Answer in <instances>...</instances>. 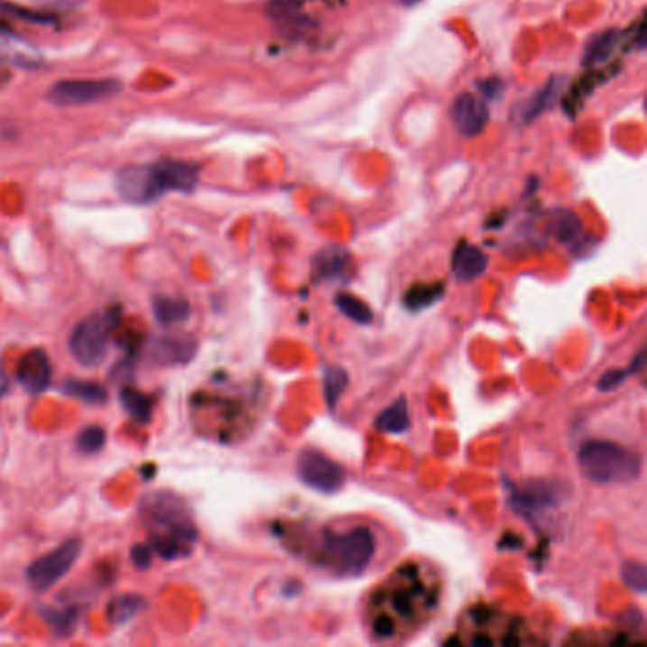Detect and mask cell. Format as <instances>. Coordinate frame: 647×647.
Masks as SVG:
<instances>
[{
  "mask_svg": "<svg viewBox=\"0 0 647 647\" xmlns=\"http://www.w3.org/2000/svg\"><path fill=\"white\" fill-rule=\"evenodd\" d=\"M454 273L459 282H473L488 268V256L475 245L461 244L454 254Z\"/></svg>",
  "mask_w": 647,
  "mask_h": 647,
  "instance_id": "obj_13",
  "label": "cell"
},
{
  "mask_svg": "<svg viewBox=\"0 0 647 647\" xmlns=\"http://www.w3.org/2000/svg\"><path fill=\"white\" fill-rule=\"evenodd\" d=\"M579 467L598 485L633 483L642 473V458L617 442L588 440L579 450Z\"/></svg>",
  "mask_w": 647,
  "mask_h": 647,
  "instance_id": "obj_4",
  "label": "cell"
},
{
  "mask_svg": "<svg viewBox=\"0 0 647 647\" xmlns=\"http://www.w3.org/2000/svg\"><path fill=\"white\" fill-rule=\"evenodd\" d=\"M642 365H643V351H640V356L636 357V365H631L626 371H609L607 374H604V378L598 382V390L600 392L614 390V387L623 384L628 376H631V373H634L636 368H640Z\"/></svg>",
  "mask_w": 647,
  "mask_h": 647,
  "instance_id": "obj_30",
  "label": "cell"
},
{
  "mask_svg": "<svg viewBox=\"0 0 647 647\" xmlns=\"http://www.w3.org/2000/svg\"><path fill=\"white\" fill-rule=\"evenodd\" d=\"M198 349V342L190 337H163L151 344V359L158 365L189 363Z\"/></svg>",
  "mask_w": 647,
  "mask_h": 647,
  "instance_id": "obj_12",
  "label": "cell"
},
{
  "mask_svg": "<svg viewBox=\"0 0 647 647\" xmlns=\"http://www.w3.org/2000/svg\"><path fill=\"white\" fill-rule=\"evenodd\" d=\"M122 84L115 79L61 80L48 91V99L58 106H80L97 103L120 94Z\"/></svg>",
  "mask_w": 647,
  "mask_h": 647,
  "instance_id": "obj_8",
  "label": "cell"
},
{
  "mask_svg": "<svg viewBox=\"0 0 647 647\" xmlns=\"http://www.w3.org/2000/svg\"><path fill=\"white\" fill-rule=\"evenodd\" d=\"M120 319L122 308L110 306L101 311L89 313L88 318L79 321L69 338V349L72 357L86 368L99 366L108 356L110 340H113Z\"/></svg>",
  "mask_w": 647,
  "mask_h": 647,
  "instance_id": "obj_5",
  "label": "cell"
},
{
  "mask_svg": "<svg viewBox=\"0 0 647 647\" xmlns=\"http://www.w3.org/2000/svg\"><path fill=\"white\" fill-rule=\"evenodd\" d=\"M374 535L366 526L325 530L316 562L337 576H359L374 557Z\"/></svg>",
  "mask_w": 647,
  "mask_h": 647,
  "instance_id": "obj_3",
  "label": "cell"
},
{
  "mask_svg": "<svg viewBox=\"0 0 647 647\" xmlns=\"http://www.w3.org/2000/svg\"><path fill=\"white\" fill-rule=\"evenodd\" d=\"M297 471L304 485L323 494H335L346 485L344 469L319 450H304L299 456Z\"/></svg>",
  "mask_w": 647,
  "mask_h": 647,
  "instance_id": "obj_9",
  "label": "cell"
},
{
  "mask_svg": "<svg viewBox=\"0 0 647 647\" xmlns=\"http://www.w3.org/2000/svg\"><path fill=\"white\" fill-rule=\"evenodd\" d=\"M63 393L75 397L79 401H84L88 404H103V402H106V397H108L101 384L75 380V378H69L63 382Z\"/></svg>",
  "mask_w": 647,
  "mask_h": 647,
  "instance_id": "obj_22",
  "label": "cell"
},
{
  "mask_svg": "<svg viewBox=\"0 0 647 647\" xmlns=\"http://www.w3.org/2000/svg\"><path fill=\"white\" fill-rule=\"evenodd\" d=\"M82 552V540L80 538H70L65 543H61L58 549L50 550L44 557L36 559L27 566L25 579L29 587L36 593H44V590L51 588L60 579H63L70 568L77 564L79 557Z\"/></svg>",
  "mask_w": 647,
  "mask_h": 647,
  "instance_id": "obj_7",
  "label": "cell"
},
{
  "mask_svg": "<svg viewBox=\"0 0 647 647\" xmlns=\"http://www.w3.org/2000/svg\"><path fill=\"white\" fill-rule=\"evenodd\" d=\"M401 3H402L404 6H416V5L421 3V0H401Z\"/></svg>",
  "mask_w": 647,
  "mask_h": 647,
  "instance_id": "obj_35",
  "label": "cell"
},
{
  "mask_svg": "<svg viewBox=\"0 0 647 647\" xmlns=\"http://www.w3.org/2000/svg\"><path fill=\"white\" fill-rule=\"evenodd\" d=\"M349 264V254L346 249L330 245L313 258V270L319 277H337L346 272Z\"/></svg>",
  "mask_w": 647,
  "mask_h": 647,
  "instance_id": "obj_20",
  "label": "cell"
},
{
  "mask_svg": "<svg viewBox=\"0 0 647 647\" xmlns=\"http://www.w3.org/2000/svg\"><path fill=\"white\" fill-rule=\"evenodd\" d=\"M6 390H8V380H6V374L3 368H0V395L6 393Z\"/></svg>",
  "mask_w": 647,
  "mask_h": 647,
  "instance_id": "obj_34",
  "label": "cell"
},
{
  "mask_svg": "<svg viewBox=\"0 0 647 647\" xmlns=\"http://www.w3.org/2000/svg\"><path fill=\"white\" fill-rule=\"evenodd\" d=\"M154 318L163 327H175L190 318V304L184 299L156 297L153 300Z\"/></svg>",
  "mask_w": 647,
  "mask_h": 647,
  "instance_id": "obj_15",
  "label": "cell"
},
{
  "mask_svg": "<svg viewBox=\"0 0 647 647\" xmlns=\"http://www.w3.org/2000/svg\"><path fill=\"white\" fill-rule=\"evenodd\" d=\"M151 549L163 560H177L189 552L187 545L163 533H151Z\"/></svg>",
  "mask_w": 647,
  "mask_h": 647,
  "instance_id": "obj_26",
  "label": "cell"
},
{
  "mask_svg": "<svg viewBox=\"0 0 647 647\" xmlns=\"http://www.w3.org/2000/svg\"><path fill=\"white\" fill-rule=\"evenodd\" d=\"M15 376L23 390L31 395H39L48 390L51 382V361L42 347H34L20 359Z\"/></svg>",
  "mask_w": 647,
  "mask_h": 647,
  "instance_id": "obj_11",
  "label": "cell"
},
{
  "mask_svg": "<svg viewBox=\"0 0 647 647\" xmlns=\"http://www.w3.org/2000/svg\"><path fill=\"white\" fill-rule=\"evenodd\" d=\"M445 292V287L442 283H435V285H428V283H420L411 287L404 294V304L409 310L418 311L423 308H430L435 300H439Z\"/></svg>",
  "mask_w": 647,
  "mask_h": 647,
  "instance_id": "obj_24",
  "label": "cell"
},
{
  "mask_svg": "<svg viewBox=\"0 0 647 647\" xmlns=\"http://www.w3.org/2000/svg\"><path fill=\"white\" fill-rule=\"evenodd\" d=\"M450 120L461 137L473 139L486 129L490 122V110L488 105L478 96L464 91V94L456 97L450 106Z\"/></svg>",
  "mask_w": 647,
  "mask_h": 647,
  "instance_id": "obj_10",
  "label": "cell"
},
{
  "mask_svg": "<svg viewBox=\"0 0 647 647\" xmlns=\"http://www.w3.org/2000/svg\"><path fill=\"white\" fill-rule=\"evenodd\" d=\"M376 428L385 433H404L411 428V416H409V404L404 397H399L390 409H385L376 418Z\"/></svg>",
  "mask_w": 647,
  "mask_h": 647,
  "instance_id": "obj_18",
  "label": "cell"
},
{
  "mask_svg": "<svg viewBox=\"0 0 647 647\" xmlns=\"http://www.w3.org/2000/svg\"><path fill=\"white\" fill-rule=\"evenodd\" d=\"M144 598L139 595H118L106 605V617L113 624H124L132 621L144 609Z\"/></svg>",
  "mask_w": 647,
  "mask_h": 647,
  "instance_id": "obj_19",
  "label": "cell"
},
{
  "mask_svg": "<svg viewBox=\"0 0 647 647\" xmlns=\"http://www.w3.org/2000/svg\"><path fill=\"white\" fill-rule=\"evenodd\" d=\"M439 602L440 583L435 573L423 569L420 562H406L368 598V633L380 642L409 636L430 623Z\"/></svg>",
  "mask_w": 647,
  "mask_h": 647,
  "instance_id": "obj_1",
  "label": "cell"
},
{
  "mask_svg": "<svg viewBox=\"0 0 647 647\" xmlns=\"http://www.w3.org/2000/svg\"><path fill=\"white\" fill-rule=\"evenodd\" d=\"M199 168L184 160H162L146 165H127L116 175L120 196L132 203H151L168 192H192Z\"/></svg>",
  "mask_w": 647,
  "mask_h": 647,
  "instance_id": "obj_2",
  "label": "cell"
},
{
  "mask_svg": "<svg viewBox=\"0 0 647 647\" xmlns=\"http://www.w3.org/2000/svg\"><path fill=\"white\" fill-rule=\"evenodd\" d=\"M478 89H480V94H483V97H486V99H499L504 96L505 84L499 79H486V80L478 82Z\"/></svg>",
  "mask_w": 647,
  "mask_h": 647,
  "instance_id": "obj_33",
  "label": "cell"
},
{
  "mask_svg": "<svg viewBox=\"0 0 647 647\" xmlns=\"http://www.w3.org/2000/svg\"><path fill=\"white\" fill-rule=\"evenodd\" d=\"M617 44H619V31L609 29V31L600 32L587 44L585 53H583V65L588 69L604 65L617 50Z\"/></svg>",
  "mask_w": 647,
  "mask_h": 647,
  "instance_id": "obj_14",
  "label": "cell"
},
{
  "mask_svg": "<svg viewBox=\"0 0 647 647\" xmlns=\"http://www.w3.org/2000/svg\"><path fill=\"white\" fill-rule=\"evenodd\" d=\"M129 559H132V564L139 571L149 569L153 564V549L149 545H134L132 552H129Z\"/></svg>",
  "mask_w": 647,
  "mask_h": 647,
  "instance_id": "obj_32",
  "label": "cell"
},
{
  "mask_svg": "<svg viewBox=\"0 0 647 647\" xmlns=\"http://www.w3.org/2000/svg\"><path fill=\"white\" fill-rule=\"evenodd\" d=\"M300 0H270L268 14L275 22H289L291 15L299 10Z\"/></svg>",
  "mask_w": 647,
  "mask_h": 647,
  "instance_id": "obj_31",
  "label": "cell"
},
{
  "mask_svg": "<svg viewBox=\"0 0 647 647\" xmlns=\"http://www.w3.org/2000/svg\"><path fill=\"white\" fill-rule=\"evenodd\" d=\"M335 302H337L338 310L344 313V316H347L349 319H354L359 325H371L373 319H374V313H373L371 306H368L366 302H363L361 299L354 297V294L340 292V294H337Z\"/></svg>",
  "mask_w": 647,
  "mask_h": 647,
  "instance_id": "obj_23",
  "label": "cell"
},
{
  "mask_svg": "<svg viewBox=\"0 0 647 647\" xmlns=\"http://www.w3.org/2000/svg\"><path fill=\"white\" fill-rule=\"evenodd\" d=\"M106 442V431L99 425H89L77 437V448L82 454H97Z\"/></svg>",
  "mask_w": 647,
  "mask_h": 647,
  "instance_id": "obj_27",
  "label": "cell"
},
{
  "mask_svg": "<svg viewBox=\"0 0 647 647\" xmlns=\"http://www.w3.org/2000/svg\"><path fill=\"white\" fill-rule=\"evenodd\" d=\"M120 402L122 409L132 416L135 421L139 423H149L153 420V412H154V401L144 395L134 387H122L120 390Z\"/></svg>",
  "mask_w": 647,
  "mask_h": 647,
  "instance_id": "obj_17",
  "label": "cell"
},
{
  "mask_svg": "<svg viewBox=\"0 0 647 647\" xmlns=\"http://www.w3.org/2000/svg\"><path fill=\"white\" fill-rule=\"evenodd\" d=\"M552 82L550 84H547L543 89H540L538 91V94H535L530 101H526L524 103V108H522V118L526 120V122H530V120H533V118H538L541 113H543V110L547 108V105H549V99H550V94H552Z\"/></svg>",
  "mask_w": 647,
  "mask_h": 647,
  "instance_id": "obj_28",
  "label": "cell"
},
{
  "mask_svg": "<svg viewBox=\"0 0 647 647\" xmlns=\"http://www.w3.org/2000/svg\"><path fill=\"white\" fill-rule=\"evenodd\" d=\"M623 579L624 583L634 588L636 593H643L645 585H647V578H645V566L642 562L631 560L623 566Z\"/></svg>",
  "mask_w": 647,
  "mask_h": 647,
  "instance_id": "obj_29",
  "label": "cell"
},
{
  "mask_svg": "<svg viewBox=\"0 0 647 647\" xmlns=\"http://www.w3.org/2000/svg\"><path fill=\"white\" fill-rule=\"evenodd\" d=\"M141 514L146 524H151L156 533L170 535L184 545L198 541V530L190 514L180 499L170 492H154L146 495L141 505Z\"/></svg>",
  "mask_w": 647,
  "mask_h": 647,
  "instance_id": "obj_6",
  "label": "cell"
},
{
  "mask_svg": "<svg viewBox=\"0 0 647 647\" xmlns=\"http://www.w3.org/2000/svg\"><path fill=\"white\" fill-rule=\"evenodd\" d=\"M549 232L554 239H559L560 244H571L581 236L583 225L579 217L573 211L559 209L549 218Z\"/></svg>",
  "mask_w": 647,
  "mask_h": 647,
  "instance_id": "obj_16",
  "label": "cell"
},
{
  "mask_svg": "<svg viewBox=\"0 0 647 647\" xmlns=\"http://www.w3.org/2000/svg\"><path fill=\"white\" fill-rule=\"evenodd\" d=\"M347 382H349V376L342 366H328L325 371V399H327V406L330 411H335V406L338 404V399L346 392Z\"/></svg>",
  "mask_w": 647,
  "mask_h": 647,
  "instance_id": "obj_25",
  "label": "cell"
},
{
  "mask_svg": "<svg viewBox=\"0 0 647 647\" xmlns=\"http://www.w3.org/2000/svg\"><path fill=\"white\" fill-rule=\"evenodd\" d=\"M41 617L51 628L53 634L70 636L72 633L77 631L80 612H79V607H65V609L42 607L41 609Z\"/></svg>",
  "mask_w": 647,
  "mask_h": 647,
  "instance_id": "obj_21",
  "label": "cell"
}]
</instances>
